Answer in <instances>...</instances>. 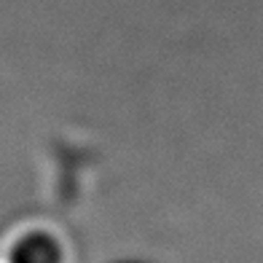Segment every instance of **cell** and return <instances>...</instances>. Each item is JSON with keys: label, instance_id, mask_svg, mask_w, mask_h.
Returning <instances> with one entry per match:
<instances>
[{"label": "cell", "instance_id": "cell-1", "mask_svg": "<svg viewBox=\"0 0 263 263\" xmlns=\"http://www.w3.org/2000/svg\"><path fill=\"white\" fill-rule=\"evenodd\" d=\"M8 263H67V250L54 229L32 226L8 245Z\"/></svg>", "mask_w": 263, "mask_h": 263}]
</instances>
